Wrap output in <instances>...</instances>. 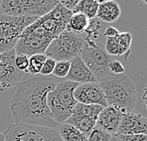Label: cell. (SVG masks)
<instances>
[{
  "instance_id": "1",
  "label": "cell",
  "mask_w": 147,
  "mask_h": 141,
  "mask_svg": "<svg viewBox=\"0 0 147 141\" xmlns=\"http://www.w3.org/2000/svg\"><path fill=\"white\" fill-rule=\"evenodd\" d=\"M57 83L48 77L37 76L20 82L16 85L9 109L14 123L58 128L52 119L47 106V94L55 88Z\"/></svg>"
},
{
  "instance_id": "2",
  "label": "cell",
  "mask_w": 147,
  "mask_h": 141,
  "mask_svg": "<svg viewBox=\"0 0 147 141\" xmlns=\"http://www.w3.org/2000/svg\"><path fill=\"white\" fill-rule=\"evenodd\" d=\"M104 94L107 105L114 106L121 112H133L138 94L134 82L125 74L109 75L98 82Z\"/></svg>"
},
{
  "instance_id": "3",
  "label": "cell",
  "mask_w": 147,
  "mask_h": 141,
  "mask_svg": "<svg viewBox=\"0 0 147 141\" xmlns=\"http://www.w3.org/2000/svg\"><path fill=\"white\" fill-rule=\"evenodd\" d=\"M78 85L76 82L65 80L57 83L55 88L47 94V106L52 119L58 125L65 123L72 116L73 110L78 103L74 98V91Z\"/></svg>"
},
{
  "instance_id": "4",
  "label": "cell",
  "mask_w": 147,
  "mask_h": 141,
  "mask_svg": "<svg viewBox=\"0 0 147 141\" xmlns=\"http://www.w3.org/2000/svg\"><path fill=\"white\" fill-rule=\"evenodd\" d=\"M86 44L85 34H76L71 31H63L49 44L45 54L48 58L59 61H71L79 56Z\"/></svg>"
},
{
  "instance_id": "5",
  "label": "cell",
  "mask_w": 147,
  "mask_h": 141,
  "mask_svg": "<svg viewBox=\"0 0 147 141\" xmlns=\"http://www.w3.org/2000/svg\"><path fill=\"white\" fill-rule=\"evenodd\" d=\"M79 57L93 74L97 82L111 75L109 70V65L114 58L105 51L104 45L102 43H96L95 40L86 38V44L80 52Z\"/></svg>"
},
{
  "instance_id": "6",
  "label": "cell",
  "mask_w": 147,
  "mask_h": 141,
  "mask_svg": "<svg viewBox=\"0 0 147 141\" xmlns=\"http://www.w3.org/2000/svg\"><path fill=\"white\" fill-rule=\"evenodd\" d=\"M58 0H4L0 3L3 14L40 18L58 5Z\"/></svg>"
},
{
  "instance_id": "7",
  "label": "cell",
  "mask_w": 147,
  "mask_h": 141,
  "mask_svg": "<svg viewBox=\"0 0 147 141\" xmlns=\"http://www.w3.org/2000/svg\"><path fill=\"white\" fill-rule=\"evenodd\" d=\"M52 41L53 39L35 21L23 31L14 48L15 54H23L28 57L43 54Z\"/></svg>"
},
{
  "instance_id": "8",
  "label": "cell",
  "mask_w": 147,
  "mask_h": 141,
  "mask_svg": "<svg viewBox=\"0 0 147 141\" xmlns=\"http://www.w3.org/2000/svg\"><path fill=\"white\" fill-rule=\"evenodd\" d=\"M37 17H17L0 14V54L14 49L23 31L34 23Z\"/></svg>"
},
{
  "instance_id": "9",
  "label": "cell",
  "mask_w": 147,
  "mask_h": 141,
  "mask_svg": "<svg viewBox=\"0 0 147 141\" xmlns=\"http://www.w3.org/2000/svg\"><path fill=\"white\" fill-rule=\"evenodd\" d=\"M3 135L5 141H54L61 138L57 129L25 123L9 124Z\"/></svg>"
},
{
  "instance_id": "10",
  "label": "cell",
  "mask_w": 147,
  "mask_h": 141,
  "mask_svg": "<svg viewBox=\"0 0 147 141\" xmlns=\"http://www.w3.org/2000/svg\"><path fill=\"white\" fill-rule=\"evenodd\" d=\"M14 49L0 54V92L16 86L24 78L25 73L16 69Z\"/></svg>"
},
{
  "instance_id": "11",
  "label": "cell",
  "mask_w": 147,
  "mask_h": 141,
  "mask_svg": "<svg viewBox=\"0 0 147 141\" xmlns=\"http://www.w3.org/2000/svg\"><path fill=\"white\" fill-rule=\"evenodd\" d=\"M74 98L78 103L81 104H94L106 107L104 94L98 82L79 84L74 91Z\"/></svg>"
},
{
  "instance_id": "12",
  "label": "cell",
  "mask_w": 147,
  "mask_h": 141,
  "mask_svg": "<svg viewBox=\"0 0 147 141\" xmlns=\"http://www.w3.org/2000/svg\"><path fill=\"white\" fill-rule=\"evenodd\" d=\"M119 135H146L147 119L142 114L128 112L122 114L117 133Z\"/></svg>"
},
{
  "instance_id": "13",
  "label": "cell",
  "mask_w": 147,
  "mask_h": 141,
  "mask_svg": "<svg viewBox=\"0 0 147 141\" xmlns=\"http://www.w3.org/2000/svg\"><path fill=\"white\" fill-rule=\"evenodd\" d=\"M121 110L114 106H106L98 115L95 126L104 130L109 135H115L122 117Z\"/></svg>"
},
{
  "instance_id": "14",
  "label": "cell",
  "mask_w": 147,
  "mask_h": 141,
  "mask_svg": "<svg viewBox=\"0 0 147 141\" xmlns=\"http://www.w3.org/2000/svg\"><path fill=\"white\" fill-rule=\"evenodd\" d=\"M66 79L70 82H76L78 84L97 82L95 77L90 71V69L85 65L82 59L76 56L70 61V69L66 76Z\"/></svg>"
},
{
  "instance_id": "15",
  "label": "cell",
  "mask_w": 147,
  "mask_h": 141,
  "mask_svg": "<svg viewBox=\"0 0 147 141\" xmlns=\"http://www.w3.org/2000/svg\"><path fill=\"white\" fill-rule=\"evenodd\" d=\"M121 15V7L114 0L99 1V6L96 13V18L100 22L114 23Z\"/></svg>"
},
{
  "instance_id": "16",
  "label": "cell",
  "mask_w": 147,
  "mask_h": 141,
  "mask_svg": "<svg viewBox=\"0 0 147 141\" xmlns=\"http://www.w3.org/2000/svg\"><path fill=\"white\" fill-rule=\"evenodd\" d=\"M65 123H68L70 125L74 126L75 128L80 131L83 135H85L88 137V136L91 134L92 129L94 128L96 124V119H92V117L89 116L72 114V116L66 120Z\"/></svg>"
},
{
  "instance_id": "17",
  "label": "cell",
  "mask_w": 147,
  "mask_h": 141,
  "mask_svg": "<svg viewBox=\"0 0 147 141\" xmlns=\"http://www.w3.org/2000/svg\"><path fill=\"white\" fill-rule=\"evenodd\" d=\"M57 131L62 141H88V137L68 123L58 125Z\"/></svg>"
},
{
  "instance_id": "18",
  "label": "cell",
  "mask_w": 147,
  "mask_h": 141,
  "mask_svg": "<svg viewBox=\"0 0 147 141\" xmlns=\"http://www.w3.org/2000/svg\"><path fill=\"white\" fill-rule=\"evenodd\" d=\"M90 20L82 13H73L66 27V31L76 34H83L88 29Z\"/></svg>"
},
{
  "instance_id": "19",
  "label": "cell",
  "mask_w": 147,
  "mask_h": 141,
  "mask_svg": "<svg viewBox=\"0 0 147 141\" xmlns=\"http://www.w3.org/2000/svg\"><path fill=\"white\" fill-rule=\"evenodd\" d=\"M99 1L96 0H79L74 13H82L89 20L96 18Z\"/></svg>"
},
{
  "instance_id": "20",
  "label": "cell",
  "mask_w": 147,
  "mask_h": 141,
  "mask_svg": "<svg viewBox=\"0 0 147 141\" xmlns=\"http://www.w3.org/2000/svg\"><path fill=\"white\" fill-rule=\"evenodd\" d=\"M104 107L100 105H94V104H81V103H76L75 108L73 110L72 114L75 115H80L92 117L97 120L98 115L100 112L103 110Z\"/></svg>"
},
{
  "instance_id": "21",
  "label": "cell",
  "mask_w": 147,
  "mask_h": 141,
  "mask_svg": "<svg viewBox=\"0 0 147 141\" xmlns=\"http://www.w3.org/2000/svg\"><path fill=\"white\" fill-rule=\"evenodd\" d=\"M46 58L47 57L45 56V53L43 54H35L28 57V66L26 73L31 74L33 76L40 74L42 65L45 62Z\"/></svg>"
},
{
  "instance_id": "22",
  "label": "cell",
  "mask_w": 147,
  "mask_h": 141,
  "mask_svg": "<svg viewBox=\"0 0 147 141\" xmlns=\"http://www.w3.org/2000/svg\"><path fill=\"white\" fill-rule=\"evenodd\" d=\"M104 48H105V51L111 57L128 54V53L119 45L118 40H117V36L113 37V38H106Z\"/></svg>"
},
{
  "instance_id": "23",
  "label": "cell",
  "mask_w": 147,
  "mask_h": 141,
  "mask_svg": "<svg viewBox=\"0 0 147 141\" xmlns=\"http://www.w3.org/2000/svg\"><path fill=\"white\" fill-rule=\"evenodd\" d=\"M110 138H111V135L97 126H94L91 134L88 136V141H109Z\"/></svg>"
},
{
  "instance_id": "24",
  "label": "cell",
  "mask_w": 147,
  "mask_h": 141,
  "mask_svg": "<svg viewBox=\"0 0 147 141\" xmlns=\"http://www.w3.org/2000/svg\"><path fill=\"white\" fill-rule=\"evenodd\" d=\"M70 69V61L56 62L55 68L53 70V75L59 78H66Z\"/></svg>"
},
{
  "instance_id": "25",
  "label": "cell",
  "mask_w": 147,
  "mask_h": 141,
  "mask_svg": "<svg viewBox=\"0 0 147 141\" xmlns=\"http://www.w3.org/2000/svg\"><path fill=\"white\" fill-rule=\"evenodd\" d=\"M117 40H118L119 45L125 50L126 52H130V46L132 43V35L129 32H121L117 35Z\"/></svg>"
},
{
  "instance_id": "26",
  "label": "cell",
  "mask_w": 147,
  "mask_h": 141,
  "mask_svg": "<svg viewBox=\"0 0 147 141\" xmlns=\"http://www.w3.org/2000/svg\"><path fill=\"white\" fill-rule=\"evenodd\" d=\"M14 65L17 70L26 73V69H28V57L23 54L16 55L15 60H14Z\"/></svg>"
},
{
  "instance_id": "27",
  "label": "cell",
  "mask_w": 147,
  "mask_h": 141,
  "mask_svg": "<svg viewBox=\"0 0 147 141\" xmlns=\"http://www.w3.org/2000/svg\"><path fill=\"white\" fill-rule=\"evenodd\" d=\"M55 65H56V61L53 60L51 58H46L45 62L43 63L42 65V67L41 69V76L42 77H46V76H49L50 74L53 73V70L55 68Z\"/></svg>"
},
{
  "instance_id": "28",
  "label": "cell",
  "mask_w": 147,
  "mask_h": 141,
  "mask_svg": "<svg viewBox=\"0 0 147 141\" xmlns=\"http://www.w3.org/2000/svg\"><path fill=\"white\" fill-rule=\"evenodd\" d=\"M109 70L111 75H122L125 74V67L121 63L117 60L113 59L109 65Z\"/></svg>"
},
{
  "instance_id": "29",
  "label": "cell",
  "mask_w": 147,
  "mask_h": 141,
  "mask_svg": "<svg viewBox=\"0 0 147 141\" xmlns=\"http://www.w3.org/2000/svg\"><path fill=\"white\" fill-rule=\"evenodd\" d=\"M115 135L119 141H147L146 135Z\"/></svg>"
},
{
  "instance_id": "30",
  "label": "cell",
  "mask_w": 147,
  "mask_h": 141,
  "mask_svg": "<svg viewBox=\"0 0 147 141\" xmlns=\"http://www.w3.org/2000/svg\"><path fill=\"white\" fill-rule=\"evenodd\" d=\"M78 1L79 0H61V1H59V3L63 7V8H65L67 10V11L74 13Z\"/></svg>"
},
{
  "instance_id": "31",
  "label": "cell",
  "mask_w": 147,
  "mask_h": 141,
  "mask_svg": "<svg viewBox=\"0 0 147 141\" xmlns=\"http://www.w3.org/2000/svg\"><path fill=\"white\" fill-rule=\"evenodd\" d=\"M119 33L120 32L118 31V29L109 26L106 29V31L104 32V36L106 38H113V37H116Z\"/></svg>"
},
{
  "instance_id": "32",
  "label": "cell",
  "mask_w": 147,
  "mask_h": 141,
  "mask_svg": "<svg viewBox=\"0 0 147 141\" xmlns=\"http://www.w3.org/2000/svg\"><path fill=\"white\" fill-rule=\"evenodd\" d=\"M109 141H119V139L117 138L116 135H112V136H111V138H110Z\"/></svg>"
},
{
  "instance_id": "33",
  "label": "cell",
  "mask_w": 147,
  "mask_h": 141,
  "mask_svg": "<svg viewBox=\"0 0 147 141\" xmlns=\"http://www.w3.org/2000/svg\"><path fill=\"white\" fill-rule=\"evenodd\" d=\"M0 141H5V136L2 133H0Z\"/></svg>"
},
{
  "instance_id": "34",
  "label": "cell",
  "mask_w": 147,
  "mask_h": 141,
  "mask_svg": "<svg viewBox=\"0 0 147 141\" xmlns=\"http://www.w3.org/2000/svg\"><path fill=\"white\" fill-rule=\"evenodd\" d=\"M54 141H62L61 138H59V139H57V140H54Z\"/></svg>"
}]
</instances>
